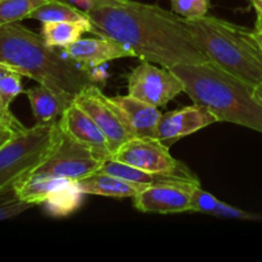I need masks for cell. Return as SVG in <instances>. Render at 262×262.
<instances>
[{"instance_id":"cell-1","label":"cell","mask_w":262,"mask_h":262,"mask_svg":"<svg viewBox=\"0 0 262 262\" xmlns=\"http://www.w3.org/2000/svg\"><path fill=\"white\" fill-rule=\"evenodd\" d=\"M87 14L94 27L92 33L125 43L141 60L165 68L210 60L186 18L158 5L117 0Z\"/></svg>"},{"instance_id":"cell-2","label":"cell","mask_w":262,"mask_h":262,"mask_svg":"<svg viewBox=\"0 0 262 262\" xmlns=\"http://www.w3.org/2000/svg\"><path fill=\"white\" fill-rule=\"evenodd\" d=\"M0 63L71 101L87 84L94 83L89 68L72 60L63 50L49 46L42 35L19 22L0 26Z\"/></svg>"},{"instance_id":"cell-3","label":"cell","mask_w":262,"mask_h":262,"mask_svg":"<svg viewBox=\"0 0 262 262\" xmlns=\"http://www.w3.org/2000/svg\"><path fill=\"white\" fill-rule=\"evenodd\" d=\"M170 69L184 83V92L194 104L206 106L219 122L243 125L262 133V104L253 87L228 73L211 60L179 64Z\"/></svg>"},{"instance_id":"cell-4","label":"cell","mask_w":262,"mask_h":262,"mask_svg":"<svg viewBox=\"0 0 262 262\" xmlns=\"http://www.w3.org/2000/svg\"><path fill=\"white\" fill-rule=\"evenodd\" d=\"M207 58L255 89L262 82V50L255 32L217 17L186 19Z\"/></svg>"},{"instance_id":"cell-5","label":"cell","mask_w":262,"mask_h":262,"mask_svg":"<svg viewBox=\"0 0 262 262\" xmlns=\"http://www.w3.org/2000/svg\"><path fill=\"white\" fill-rule=\"evenodd\" d=\"M58 127V122H54L26 128L0 147V188L15 184L42 161Z\"/></svg>"},{"instance_id":"cell-6","label":"cell","mask_w":262,"mask_h":262,"mask_svg":"<svg viewBox=\"0 0 262 262\" xmlns=\"http://www.w3.org/2000/svg\"><path fill=\"white\" fill-rule=\"evenodd\" d=\"M106 159L77 142L59 125L49 152L30 173L79 181L100 170Z\"/></svg>"},{"instance_id":"cell-7","label":"cell","mask_w":262,"mask_h":262,"mask_svg":"<svg viewBox=\"0 0 262 262\" xmlns=\"http://www.w3.org/2000/svg\"><path fill=\"white\" fill-rule=\"evenodd\" d=\"M23 201L33 205H46L49 212L64 216L78 209L82 193L77 181L59 177L28 173L14 184Z\"/></svg>"},{"instance_id":"cell-8","label":"cell","mask_w":262,"mask_h":262,"mask_svg":"<svg viewBox=\"0 0 262 262\" xmlns=\"http://www.w3.org/2000/svg\"><path fill=\"white\" fill-rule=\"evenodd\" d=\"M112 158L142 170L177 176L200 183L199 178L187 168L186 164L174 159L169 152L168 146L158 138H130L113 154Z\"/></svg>"},{"instance_id":"cell-9","label":"cell","mask_w":262,"mask_h":262,"mask_svg":"<svg viewBox=\"0 0 262 262\" xmlns=\"http://www.w3.org/2000/svg\"><path fill=\"white\" fill-rule=\"evenodd\" d=\"M184 92V83L169 68H159L148 60H141L128 76V95L152 106H165Z\"/></svg>"},{"instance_id":"cell-10","label":"cell","mask_w":262,"mask_h":262,"mask_svg":"<svg viewBox=\"0 0 262 262\" xmlns=\"http://www.w3.org/2000/svg\"><path fill=\"white\" fill-rule=\"evenodd\" d=\"M73 102L96 122L100 129L106 136L113 154L123 143L133 138L132 132L125 124L119 109L95 83L87 84L82 91H79L74 97Z\"/></svg>"},{"instance_id":"cell-11","label":"cell","mask_w":262,"mask_h":262,"mask_svg":"<svg viewBox=\"0 0 262 262\" xmlns=\"http://www.w3.org/2000/svg\"><path fill=\"white\" fill-rule=\"evenodd\" d=\"M200 183L170 182L154 184L133 197V205L146 214H179L191 211L193 192Z\"/></svg>"},{"instance_id":"cell-12","label":"cell","mask_w":262,"mask_h":262,"mask_svg":"<svg viewBox=\"0 0 262 262\" xmlns=\"http://www.w3.org/2000/svg\"><path fill=\"white\" fill-rule=\"evenodd\" d=\"M68 58L86 68H96L107 61L122 58H137L136 53L125 43L115 38L100 36V37L79 38L76 42L61 49Z\"/></svg>"},{"instance_id":"cell-13","label":"cell","mask_w":262,"mask_h":262,"mask_svg":"<svg viewBox=\"0 0 262 262\" xmlns=\"http://www.w3.org/2000/svg\"><path fill=\"white\" fill-rule=\"evenodd\" d=\"M219 122L217 118L200 104L161 114L156 130V138L160 141H177L182 137L199 132L202 128Z\"/></svg>"},{"instance_id":"cell-14","label":"cell","mask_w":262,"mask_h":262,"mask_svg":"<svg viewBox=\"0 0 262 262\" xmlns=\"http://www.w3.org/2000/svg\"><path fill=\"white\" fill-rule=\"evenodd\" d=\"M58 123L61 129L72 138H74L77 142L82 143L90 150L104 156V158L113 156L112 146H110L106 136L100 129L96 122L77 104L72 102L64 110Z\"/></svg>"},{"instance_id":"cell-15","label":"cell","mask_w":262,"mask_h":262,"mask_svg":"<svg viewBox=\"0 0 262 262\" xmlns=\"http://www.w3.org/2000/svg\"><path fill=\"white\" fill-rule=\"evenodd\" d=\"M110 100L119 109L133 137L156 138V130L161 117L159 107L141 101L130 95L114 96L110 97Z\"/></svg>"},{"instance_id":"cell-16","label":"cell","mask_w":262,"mask_h":262,"mask_svg":"<svg viewBox=\"0 0 262 262\" xmlns=\"http://www.w3.org/2000/svg\"><path fill=\"white\" fill-rule=\"evenodd\" d=\"M79 189L84 194H97L105 197H135L141 191L146 189V184L136 183L124 178L112 176L105 171L97 170L84 178L77 181Z\"/></svg>"},{"instance_id":"cell-17","label":"cell","mask_w":262,"mask_h":262,"mask_svg":"<svg viewBox=\"0 0 262 262\" xmlns=\"http://www.w3.org/2000/svg\"><path fill=\"white\" fill-rule=\"evenodd\" d=\"M26 95L30 100L36 124H48V123L58 122L59 118L63 115L64 110L73 102L55 94L42 84L27 90Z\"/></svg>"},{"instance_id":"cell-18","label":"cell","mask_w":262,"mask_h":262,"mask_svg":"<svg viewBox=\"0 0 262 262\" xmlns=\"http://www.w3.org/2000/svg\"><path fill=\"white\" fill-rule=\"evenodd\" d=\"M94 32L91 22H46L42 23L43 40L51 48L64 49L76 42L83 33Z\"/></svg>"},{"instance_id":"cell-19","label":"cell","mask_w":262,"mask_h":262,"mask_svg":"<svg viewBox=\"0 0 262 262\" xmlns=\"http://www.w3.org/2000/svg\"><path fill=\"white\" fill-rule=\"evenodd\" d=\"M31 19L46 22H89V14L78 9L67 0H50L38 7L32 14Z\"/></svg>"},{"instance_id":"cell-20","label":"cell","mask_w":262,"mask_h":262,"mask_svg":"<svg viewBox=\"0 0 262 262\" xmlns=\"http://www.w3.org/2000/svg\"><path fill=\"white\" fill-rule=\"evenodd\" d=\"M50 0H0V26L19 22Z\"/></svg>"},{"instance_id":"cell-21","label":"cell","mask_w":262,"mask_h":262,"mask_svg":"<svg viewBox=\"0 0 262 262\" xmlns=\"http://www.w3.org/2000/svg\"><path fill=\"white\" fill-rule=\"evenodd\" d=\"M33 207V205L23 201L17 193L14 184L0 188V222L12 219Z\"/></svg>"},{"instance_id":"cell-22","label":"cell","mask_w":262,"mask_h":262,"mask_svg":"<svg viewBox=\"0 0 262 262\" xmlns=\"http://www.w3.org/2000/svg\"><path fill=\"white\" fill-rule=\"evenodd\" d=\"M22 77L19 72L0 63V90L9 104L23 92Z\"/></svg>"},{"instance_id":"cell-23","label":"cell","mask_w":262,"mask_h":262,"mask_svg":"<svg viewBox=\"0 0 262 262\" xmlns=\"http://www.w3.org/2000/svg\"><path fill=\"white\" fill-rule=\"evenodd\" d=\"M171 9L186 19L201 18L210 9V0H170Z\"/></svg>"},{"instance_id":"cell-24","label":"cell","mask_w":262,"mask_h":262,"mask_svg":"<svg viewBox=\"0 0 262 262\" xmlns=\"http://www.w3.org/2000/svg\"><path fill=\"white\" fill-rule=\"evenodd\" d=\"M212 216L217 217H227V219H239V220H256L260 219V216L255 214H250V212L245 211V210L237 209L234 206L222 202L219 200L215 206L214 211H212Z\"/></svg>"},{"instance_id":"cell-25","label":"cell","mask_w":262,"mask_h":262,"mask_svg":"<svg viewBox=\"0 0 262 262\" xmlns=\"http://www.w3.org/2000/svg\"><path fill=\"white\" fill-rule=\"evenodd\" d=\"M9 106L10 104L5 100L4 95H3L2 90H0V124L9 128V129H12L15 133L22 132V130L26 129V127L12 114Z\"/></svg>"},{"instance_id":"cell-26","label":"cell","mask_w":262,"mask_h":262,"mask_svg":"<svg viewBox=\"0 0 262 262\" xmlns=\"http://www.w3.org/2000/svg\"><path fill=\"white\" fill-rule=\"evenodd\" d=\"M14 135H15V132H13L12 129H9V128H7V127H4V125L0 124V147H2L4 143H7L8 141H9Z\"/></svg>"},{"instance_id":"cell-27","label":"cell","mask_w":262,"mask_h":262,"mask_svg":"<svg viewBox=\"0 0 262 262\" xmlns=\"http://www.w3.org/2000/svg\"><path fill=\"white\" fill-rule=\"evenodd\" d=\"M251 3H252L253 8H255L256 15H257L255 27H257V26H262V0H251Z\"/></svg>"},{"instance_id":"cell-28","label":"cell","mask_w":262,"mask_h":262,"mask_svg":"<svg viewBox=\"0 0 262 262\" xmlns=\"http://www.w3.org/2000/svg\"><path fill=\"white\" fill-rule=\"evenodd\" d=\"M253 32H255V37H256V40H257L258 45H260V48H261V50H262V26L255 27Z\"/></svg>"},{"instance_id":"cell-29","label":"cell","mask_w":262,"mask_h":262,"mask_svg":"<svg viewBox=\"0 0 262 262\" xmlns=\"http://www.w3.org/2000/svg\"><path fill=\"white\" fill-rule=\"evenodd\" d=\"M253 94H255V97L258 100V101L262 104V82L260 84H257V86L253 89Z\"/></svg>"}]
</instances>
